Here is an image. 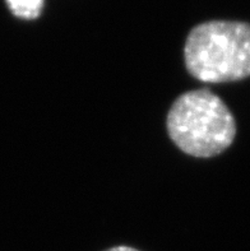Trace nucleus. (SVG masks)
<instances>
[{
  "label": "nucleus",
  "mask_w": 250,
  "mask_h": 251,
  "mask_svg": "<svg viewBox=\"0 0 250 251\" xmlns=\"http://www.w3.org/2000/svg\"><path fill=\"white\" fill-rule=\"evenodd\" d=\"M185 65L194 78L227 83L250 76V25L238 21H209L188 35Z\"/></svg>",
  "instance_id": "1"
},
{
  "label": "nucleus",
  "mask_w": 250,
  "mask_h": 251,
  "mask_svg": "<svg viewBox=\"0 0 250 251\" xmlns=\"http://www.w3.org/2000/svg\"><path fill=\"white\" fill-rule=\"evenodd\" d=\"M170 138L183 152L194 157L217 156L236 135V123L225 102L208 89L184 93L167 115Z\"/></svg>",
  "instance_id": "2"
},
{
  "label": "nucleus",
  "mask_w": 250,
  "mask_h": 251,
  "mask_svg": "<svg viewBox=\"0 0 250 251\" xmlns=\"http://www.w3.org/2000/svg\"><path fill=\"white\" fill-rule=\"evenodd\" d=\"M10 12L18 18H37L44 8V0H5Z\"/></svg>",
  "instance_id": "3"
},
{
  "label": "nucleus",
  "mask_w": 250,
  "mask_h": 251,
  "mask_svg": "<svg viewBox=\"0 0 250 251\" xmlns=\"http://www.w3.org/2000/svg\"><path fill=\"white\" fill-rule=\"evenodd\" d=\"M105 251H139L137 250V249L133 248H128V246H116V248H111L109 250H105Z\"/></svg>",
  "instance_id": "4"
}]
</instances>
